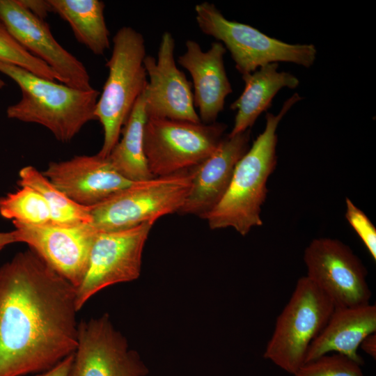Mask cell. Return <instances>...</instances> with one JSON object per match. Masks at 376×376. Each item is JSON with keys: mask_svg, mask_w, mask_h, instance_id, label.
Wrapping results in <instances>:
<instances>
[{"mask_svg": "<svg viewBox=\"0 0 376 376\" xmlns=\"http://www.w3.org/2000/svg\"><path fill=\"white\" fill-rule=\"evenodd\" d=\"M6 84L3 79L0 77V89L5 86Z\"/></svg>", "mask_w": 376, "mask_h": 376, "instance_id": "obj_31", "label": "cell"}, {"mask_svg": "<svg viewBox=\"0 0 376 376\" xmlns=\"http://www.w3.org/2000/svg\"><path fill=\"white\" fill-rule=\"evenodd\" d=\"M0 72L13 79L22 97L6 109L8 118L41 125L59 141H70L89 121L100 92L79 90L38 76L22 68L0 61Z\"/></svg>", "mask_w": 376, "mask_h": 376, "instance_id": "obj_3", "label": "cell"}, {"mask_svg": "<svg viewBox=\"0 0 376 376\" xmlns=\"http://www.w3.org/2000/svg\"><path fill=\"white\" fill-rule=\"evenodd\" d=\"M147 119L143 92L123 127L120 139L107 157L114 169L132 182L154 178L148 169L144 151V128Z\"/></svg>", "mask_w": 376, "mask_h": 376, "instance_id": "obj_20", "label": "cell"}, {"mask_svg": "<svg viewBox=\"0 0 376 376\" xmlns=\"http://www.w3.org/2000/svg\"><path fill=\"white\" fill-rule=\"evenodd\" d=\"M0 214L12 221L30 225L51 223L46 201L39 192L26 185L0 198Z\"/></svg>", "mask_w": 376, "mask_h": 376, "instance_id": "obj_23", "label": "cell"}, {"mask_svg": "<svg viewBox=\"0 0 376 376\" xmlns=\"http://www.w3.org/2000/svg\"><path fill=\"white\" fill-rule=\"evenodd\" d=\"M143 36L123 26L113 37V49L106 66L109 74L95 109L104 139L97 155L107 157L120 139L123 127L147 85Z\"/></svg>", "mask_w": 376, "mask_h": 376, "instance_id": "obj_4", "label": "cell"}, {"mask_svg": "<svg viewBox=\"0 0 376 376\" xmlns=\"http://www.w3.org/2000/svg\"><path fill=\"white\" fill-rule=\"evenodd\" d=\"M76 288L30 249L0 267V376L46 371L77 345Z\"/></svg>", "mask_w": 376, "mask_h": 376, "instance_id": "obj_1", "label": "cell"}, {"mask_svg": "<svg viewBox=\"0 0 376 376\" xmlns=\"http://www.w3.org/2000/svg\"><path fill=\"white\" fill-rule=\"evenodd\" d=\"M185 46L178 63L191 77L198 116L203 123H215L224 109L226 97L232 93L224 62L226 49L218 41L212 42L206 52L195 40H187Z\"/></svg>", "mask_w": 376, "mask_h": 376, "instance_id": "obj_17", "label": "cell"}, {"mask_svg": "<svg viewBox=\"0 0 376 376\" xmlns=\"http://www.w3.org/2000/svg\"><path fill=\"white\" fill-rule=\"evenodd\" d=\"M193 169L134 182L90 207L92 225L99 231L132 228L178 212L191 185Z\"/></svg>", "mask_w": 376, "mask_h": 376, "instance_id": "obj_7", "label": "cell"}, {"mask_svg": "<svg viewBox=\"0 0 376 376\" xmlns=\"http://www.w3.org/2000/svg\"><path fill=\"white\" fill-rule=\"evenodd\" d=\"M195 17L201 31L228 49L242 76L271 63H292L305 68L314 63L317 50L311 44H289L257 29L226 19L207 1L196 5Z\"/></svg>", "mask_w": 376, "mask_h": 376, "instance_id": "obj_5", "label": "cell"}, {"mask_svg": "<svg viewBox=\"0 0 376 376\" xmlns=\"http://www.w3.org/2000/svg\"><path fill=\"white\" fill-rule=\"evenodd\" d=\"M251 130L224 138L217 150L193 168L191 185L178 213L203 218L225 194L235 168L249 150Z\"/></svg>", "mask_w": 376, "mask_h": 376, "instance_id": "obj_16", "label": "cell"}, {"mask_svg": "<svg viewBox=\"0 0 376 376\" xmlns=\"http://www.w3.org/2000/svg\"><path fill=\"white\" fill-rule=\"evenodd\" d=\"M375 331V305L335 307L326 325L310 345L305 363L335 352L362 365L363 360L358 349L362 340Z\"/></svg>", "mask_w": 376, "mask_h": 376, "instance_id": "obj_18", "label": "cell"}, {"mask_svg": "<svg viewBox=\"0 0 376 376\" xmlns=\"http://www.w3.org/2000/svg\"><path fill=\"white\" fill-rule=\"evenodd\" d=\"M17 242L14 230L0 232V252L8 245Z\"/></svg>", "mask_w": 376, "mask_h": 376, "instance_id": "obj_30", "label": "cell"}, {"mask_svg": "<svg viewBox=\"0 0 376 376\" xmlns=\"http://www.w3.org/2000/svg\"><path fill=\"white\" fill-rule=\"evenodd\" d=\"M304 261L306 276L332 301L335 307L370 304L371 291L367 270L361 260L337 239L315 238L306 246Z\"/></svg>", "mask_w": 376, "mask_h": 376, "instance_id": "obj_10", "label": "cell"}, {"mask_svg": "<svg viewBox=\"0 0 376 376\" xmlns=\"http://www.w3.org/2000/svg\"><path fill=\"white\" fill-rule=\"evenodd\" d=\"M335 306L306 276L300 277L277 317L263 357L293 375L306 361L308 349L326 325Z\"/></svg>", "mask_w": 376, "mask_h": 376, "instance_id": "obj_6", "label": "cell"}, {"mask_svg": "<svg viewBox=\"0 0 376 376\" xmlns=\"http://www.w3.org/2000/svg\"><path fill=\"white\" fill-rule=\"evenodd\" d=\"M154 224L148 221L129 228L98 232L86 274L76 288L78 311L101 290L139 278L143 247Z\"/></svg>", "mask_w": 376, "mask_h": 376, "instance_id": "obj_9", "label": "cell"}, {"mask_svg": "<svg viewBox=\"0 0 376 376\" xmlns=\"http://www.w3.org/2000/svg\"><path fill=\"white\" fill-rule=\"evenodd\" d=\"M364 352L373 359L376 358V334L373 333L367 336L361 343L359 346Z\"/></svg>", "mask_w": 376, "mask_h": 376, "instance_id": "obj_29", "label": "cell"}, {"mask_svg": "<svg viewBox=\"0 0 376 376\" xmlns=\"http://www.w3.org/2000/svg\"><path fill=\"white\" fill-rule=\"evenodd\" d=\"M73 359V354L65 357L52 368L36 376H68Z\"/></svg>", "mask_w": 376, "mask_h": 376, "instance_id": "obj_28", "label": "cell"}, {"mask_svg": "<svg viewBox=\"0 0 376 376\" xmlns=\"http://www.w3.org/2000/svg\"><path fill=\"white\" fill-rule=\"evenodd\" d=\"M362 365L340 354H324L304 363L293 376H363Z\"/></svg>", "mask_w": 376, "mask_h": 376, "instance_id": "obj_25", "label": "cell"}, {"mask_svg": "<svg viewBox=\"0 0 376 376\" xmlns=\"http://www.w3.org/2000/svg\"><path fill=\"white\" fill-rule=\"evenodd\" d=\"M278 68V63H271L242 76L244 88L230 105V109L237 113L233 127L228 135L233 136L250 130L281 88L293 89L298 86L299 80L296 76L288 72H279Z\"/></svg>", "mask_w": 376, "mask_h": 376, "instance_id": "obj_19", "label": "cell"}, {"mask_svg": "<svg viewBox=\"0 0 376 376\" xmlns=\"http://www.w3.org/2000/svg\"><path fill=\"white\" fill-rule=\"evenodd\" d=\"M42 173L71 200L86 207L95 205L134 183L120 175L108 157L97 154L52 162Z\"/></svg>", "mask_w": 376, "mask_h": 376, "instance_id": "obj_15", "label": "cell"}, {"mask_svg": "<svg viewBox=\"0 0 376 376\" xmlns=\"http://www.w3.org/2000/svg\"><path fill=\"white\" fill-rule=\"evenodd\" d=\"M175 40L165 31L157 58L146 56L144 66L148 80L143 91L148 118L201 123L196 111L191 83L174 58Z\"/></svg>", "mask_w": 376, "mask_h": 376, "instance_id": "obj_14", "label": "cell"}, {"mask_svg": "<svg viewBox=\"0 0 376 376\" xmlns=\"http://www.w3.org/2000/svg\"><path fill=\"white\" fill-rule=\"evenodd\" d=\"M19 2L32 14L43 19L49 12H52L50 4L47 1L40 0H19Z\"/></svg>", "mask_w": 376, "mask_h": 376, "instance_id": "obj_27", "label": "cell"}, {"mask_svg": "<svg viewBox=\"0 0 376 376\" xmlns=\"http://www.w3.org/2000/svg\"><path fill=\"white\" fill-rule=\"evenodd\" d=\"M19 186H29L39 192L49 209L51 223L72 226L91 224L90 207L81 205L57 188L42 172L32 166L23 167L19 171Z\"/></svg>", "mask_w": 376, "mask_h": 376, "instance_id": "obj_22", "label": "cell"}, {"mask_svg": "<svg viewBox=\"0 0 376 376\" xmlns=\"http://www.w3.org/2000/svg\"><path fill=\"white\" fill-rule=\"evenodd\" d=\"M52 11L70 26L76 39L95 55L110 47L109 31L100 0H48Z\"/></svg>", "mask_w": 376, "mask_h": 376, "instance_id": "obj_21", "label": "cell"}, {"mask_svg": "<svg viewBox=\"0 0 376 376\" xmlns=\"http://www.w3.org/2000/svg\"><path fill=\"white\" fill-rule=\"evenodd\" d=\"M345 218L369 253L376 260V229L367 215L349 198L345 199Z\"/></svg>", "mask_w": 376, "mask_h": 376, "instance_id": "obj_26", "label": "cell"}, {"mask_svg": "<svg viewBox=\"0 0 376 376\" xmlns=\"http://www.w3.org/2000/svg\"><path fill=\"white\" fill-rule=\"evenodd\" d=\"M147 369L107 314L79 322L68 376H144Z\"/></svg>", "mask_w": 376, "mask_h": 376, "instance_id": "obj_12", "label": "cell"}, {"mask_svg": "<svg viewBox=\"0 0 376 376\" xmlns=\"http://www.w3.org/2000/svg\"><path fill=\"white\" fill-rule=\"evenodd\" d=\"M17 242L26 244L76 288L82 282L98 233L92 224L30 225L12 221Z\"/></svg>", "mask_w": 376, "mask_h": 376, "instance_id": "obj_11", "label": "cell"}, {"mask_svg": "<svg viewBox=\"0 0 376 376\" xmlns=\"http://www.w3.org/2000/svg\"><path fill=\"white\" fill-rule=\"evenodd\" d=\"M0 21L19 45L56 73L60 82L79 90L93 88L84 64L58 43L43 19L19 0H0Z\"/></svg>", "mask_w": 376, "mask_h": 376, "instance_id": "obj_13", "label": "cell"}, {"mask_svg": "<svg viewBox=\"0 0 376 376\" xmlns=\"http://www.w3.org/2000/svg\"><path fill=\"white\" fill-rule=\"evenodd\" d=\"M295 93L274 115L266 114L264 131L237 162L229 186L219 203L204 217L211 229L233 228L241 235L263 225L261 207L267 195V182L276 165V130L291 107L301 100Z\"/></svg>", "mask_w": 376, "mask_h": 376, "instance_id": "obj_2", "label": "cell"}, {"mask_svg": "<svg viewBox=\"0 0 376 376\" xmlns=\"http://www.w3.org/2000/svg\"><path fill=\"white\" fill-rule=\"evenodd\" d=\"M227 125L167 118H148L144 128V151L153 177L190 170L218 148Z\"/></svg>", "mask_w": 376, "mask_h": 376, "instance_id": "obj_8", "label": "cell"}, {"mask_svg": "<svg viewBox=\"0 0 376 376\" xmlns=\"http://www.w3.org/2000/svg\"><path fill=\"white\" fill-rule=\"evenodd\" d=\"M0 61L22 68L42 78L59 81L56 73L19 45L3 26H0Z\"/></svg>", "mask_w": 376, "mask_h": 376, "instance_id": "obj_24", "label": "cell"}]
</instances>
